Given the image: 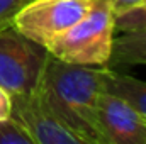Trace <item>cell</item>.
<instances>
[{
    "label": "cell",
    "mask_w": 146,
    "mask_h": 144,
    "mask_svg": "<svg viewBox=\"0 0 146 144\" xmlns=\"http://www.w3.org/2000/svg\"><path fill=\"white\" fill-rule=\"evenodd\" d=\"M107 66H82L49 58L39 87L54 115L82 141L104 144L97 98L104 90Z\"/></svg>",
    "instance_id": "6da1fadb"
},
{
    "label": "cell",
    "mask_w": 146,
    "mask_h": 144,
    "mask_svg": "<svg viewBox=\"0 0 146 144\" xmlns=\"http://www.w3.org/2000/svg\"><path fill=\"white\" fill-rule=\"evenodd\" d=\"M115 15L107 0H94L88 12L46 49L60 61L82 66H109L115 37Z\"/></svg>",
    "instance_id": "7a4b0ae2"
},
{
    "label": "cell",
    "mask_w": 146,
    "mask_h": 144,
    "mask_svg": "<svg viewBox=\"0 0 146 144\" xmlns=\"http://www.w3.org/2000/svg\"><path fill=\"white\" fill-rule=\"evenodd\" d=\"M49 58L44 46L21 34L12 24L0 27V88L9 95L37 87Z\"/></svg>",
    "instance_id": "3957f363"
},
{
    "label": "cell",
    "mask_w": 146,
    "mask_h": 144,
    "mask_svg": "<svg viewBox=\"0 0 146 144\" xmlns=\"http://www.w3.org/2000/svg\"><path fill=\"white\" fill-rule=\"evenodd\" d=\"M94 0H31L12 19V26L26 37L48 46L78 22Z\"/></svg>",
    "instance_id": "277c9868"
},
{
    "label": "cell",
    "mask_w": 146,
    "mask_h": 144,
    "mask_svg": "<svg viewBox=\"0 0 146 144\" xmlns=\"http://www.w3.org/2000/svg\"><path fill=\"white\" fill-rule=\"evenodd\" d=\"M10 115L24 126L34 144H82L54 115L39 83L26 93L10 95Z\"/></svg>",
    "instance_id": "5b68a950"
},
{
    "label": "cell",
    "mask_w": 146,
    "mask_h": 144,
    "mask_svg": "<svg viewBox=\"0 0 146 144\" xmlns=\"http://www.w3.org/2000/svg\"><path fill=\"white\" fill-rule=\"evenodd\" d=\"M97 115L104 144H146V119L121 97L102 90Z\"/></svg>",
    "instance_id": "8992f818"
},
{
    "label": "cell",
    "mask_w": 146,
    "mask_h": 144,
    "mask_svg": "<svg viewBox=\"0 0 146 144\" xmlns=\"http://www.w3.org/2000/svg\"><path fill=\"white\" fill-rule=\"evenodd\" d=\"M104 90L126 100L146 119V81L107 66L104 73Z\"/></svg>",
    "instance_id": "52a82bcc"
},
{
    "label": "cell",
    "mask_w": 146,
    "mask_h": 144,
    "mask_svg": "<svg viewBox=\"0 0 146 144\" xmlns=\"http://www.w3.org/2000/svg\"><path fill=\"white\" fill-rule=\"evenodd\" d=\"M138 65H146V29L122 32L112 42L109 68L124 70Z\"/></svg>",
    "instance_id": "ba28073f"
},
{
    "label": "cell",
    "mask_w": 146,
    "mask_h": 144,
    "mask_svg": "<svg viewBox=\"0 0 146 144\" xmlns=\"http://www.w3.org/2000/svg\"><path fill=\"white\" fill-rule=\"evenodd\" d=\"M0 144H34L31 134L12 115L0 119Z\"/></svg>",
    "instance_id": "9c48e42d"
},
{
    "label": "cell",
    "mask_w": 146,
    "mask_h": 144,
    "mask_svg": "<svg viewBox=\"0 0 146 144\" xmlns=\"http://www.w3.org/2000/svg\"><path fill=\"white\" fill-rule=\"evenodd\" d=\"M138 29H146V3L115 15V31L129 32Z\"/></svg>",
    "instance_id": "30bf717a"
},
{
    "label": "cell",
    "mask_w": 146,
    "mask_h": 144,
    "mask_svg": "<svg viewBox=\"0 0 146 144\" xmlns=\"http://www.w3.org/2000/svg\"><path fill=\"white\" fill-rule=\"evenodd\" d=\"M31 0H0V27L12 22L14 15Z\"/></svg>",
    "instance_id": "8fae6325"
},
{
    "label": "cell",
    "mask_w": 146,
    "mask_h": 144,
    "mask_svg": "<svg viewBox=\"0 0 146 144\" xmlns=\"http://www.w3.org/2000/svg\"><path fill=\"white\" fill-rule=\"evenodd\" d=\"M114 12V15H119V14H124L127 10H133L139 5L146 3V0H107Z\"/></svg>",
    "instance_id": "7c38bea8"
},
{
    "label": "cell",
    "mask_w": 146,
    "mask_h": 144,
    "mask_svg": "<svg viewBox=\"0 0 146 144\" xmlns=\"http://www.w3.org/2000/svg\"><path fill=\"white\" fill-rule=\"evenodd\" d=\"M10 115V95L0 88V119Z\"/></svg>",
    "instance_id": "4fadbf2b"
}]
</instances>
